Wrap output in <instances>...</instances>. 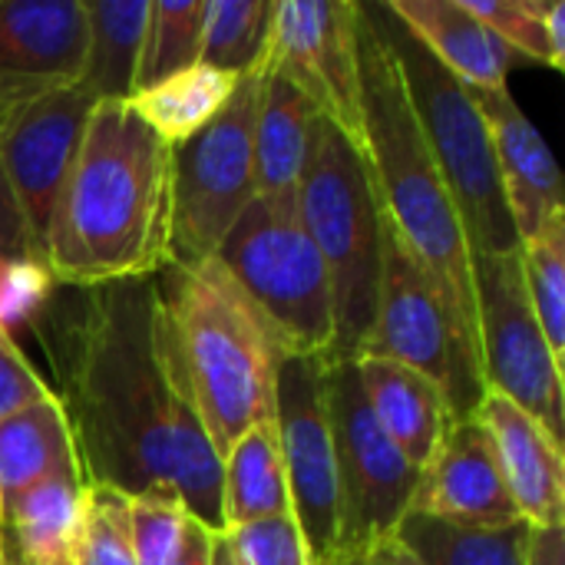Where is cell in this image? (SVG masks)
I'll list each match as a JSON object with an SVG mask.
<instances>
[{"instance_id": "obj_1", "label": "cell", "mask_w": 565, "mask_h": 565, "mask_svg": "<svg viewBox=\"0 0 565 565\" xmlns=\"http://www.w3.org/2000/svg\"><path fill=\"white\" fill-rule=\"evenodd\" d=\"M83 483L139 497L179 493L212 533L222 520V460L169 358L156 275L86 288L60 401Z\"/></svg>"}, {"instance_id": "obj_2", "label": "cell", "mask_w": 565, "mask_h": 565, "mask_svg": "<svg viewBox=\"0 0 565 565\" xmlns=\"http://www.w3.org/2000/svg\"><path fill=\"white\" fill-rule=\"evenodd\" d=\"M172 149L129 103H96L60 189L43 268L76 288L159 275L169 265Z\"/></svg>"}, {"instance_id": "obj_3", "label": "cell", "mask_w": 565, "mask_h": 565, "mask_svg": "<svg viewBox=\"0 0 565 565\" xmlns=\"http://www.w3.org/2000/svg\"><path fill=\"white\" fill-rule=\"evenodd\" d=\"M358 3V63H361V149L384 218L434 281L454 334L483 381L480 331L473 301V262L457 205L417 129L407 89L387 40Z\"/></svg>"}, {"instance_id": "obj_4", "label": "cell", "mask_w": 565, "mask_h": 565, "mask_svg": "<svg viewBox=\"0 0 565 565\" xmlns=\"http://www.w3.org/2000/svg\"><path fill=\"white\" fill-rule=\"evenodd\" d=\"M175 377L218 460L258 424L275 420L285 348L252 298L215 262L156 275Z\"/></svg>"}, {"instance_id": "obj_5", "label": "cell", "mask_w": 565, "mask_h": 565, "mask_svg": "<svg viewBox=\"0 0 565 565\" xmlns=\"http://www.w3.org/2000/svg\"><path fill=\"white\" fill-rule=\"evenodd\" d=\"M295 202L331 278L334 341L328 361H358L374 328L384 212L361 139H351L328 116L311 122Z\"/></svg>"}, {"instance_id": "obj_6", "label": "cell", "mask_w": 565, "mask_h": 565, "mask_svg": "<svg viewBox=\"0 0 565 565\" xmlns=\"http://www.w3.org/2000/svg\"><path fill=\"white\" fill-rule=\"evenodd\" d=\"M371 20L391 46L427 152L457 205L470 255L520 252V235L503 199L493 139L467 83L394 17L387 0H364Z\"/></svg>"}, {"instance_id": "obj_7", "label": "cell", "mask_w": 565, "mask_h": 565, "mask_svg": "<svg viewBox=\"0 0 565 565\" xmlns=\"http://www.w3.org/2000/svg\"><path fill=\"white\" fill-rule=\"evenodd\" d=\"M215 262L252 298L278 334L285 354L328 358L334 341V298L328 268L308 238L295 199H252Z\"/></svg>"}, {"instance_id": "obj_8", "label": "cell", "mask_w": 565, "mask_h": 565, "mask_svg": "<svg viewBox=\"0 0 565 565\" xmlns=\"http://www.w3.org/2000/svg\"><path fill=\"white\" fill-rule=\"evenodd\" d=\"M268 53V50H265ZM265 56L238 76L228 103L172 149L169 265H202L255 199V109Z\"/></svg>"}, {"instance_id": "obj_9", "label": "cell", "mask_w": 565, "mask_h": 565, "mask_svg": "<svg viewBox=\"0 0 565 565\" xmlns=\"http://www.w3.org/2000/svg\"><path fill=\"white\" fill-rule=\"evenodd\" d=\"M324 407L341 503L338 563H344L371 543L397 533L401 520L411 513L420 470L411 467L377 427L354 361H328Z\"/></svg>"}, {"instance_id": "obj_10", "label": "cell", "mask_w": 565, "mask_h": 565, "mask_svg": "<svg viewBox=\"0 0 565 565\" xmlns=\"http://www.w3.org/2000/svg\"><path fill=\"white\" fill-rule=\"evenodd\" d=\"M470 262L487 394L507 397L533 420H540L553 440L563 444L565 364L550 351V341L533 315L520 252L470 255Z\"/></svg>"}, {"instance_id": "obj_11", "label": "cell", "mask_w": 565, "mask_h": 565, "mask_svg": "<svg viewBox=\"0 0 565 565\" xmlns=\"http://www.w3.org/2000/svg\"><path fill=\"white\" fill-rule=\"evenodd\" d=\"M364 354L407 364L430 377L444 391L454 420L473 417L480 401L487 397V387L470 367L434 281L427 278V271L387 218L381 245L374 328Z\"/></svg>"}, {"instance_id": "obj_12", "label": "cell", "mask_w": 565, "mask_h": 565, "mask_svg": "<svg viewBox=\"0 0 565 565\" xmlns=\"http://www.w3.org/2000/svg\"><path fill=\"white\" fill-rule=\"evenodd\" d=\"M324 367L328 358L288 354L275 397V427L281 440L291 516L301 530L311 565L338 563L341 526L334 444L324 407Z\"/></svg>"}, {"instance_id": "obj_13", "label": "cell", "mask_w": 565, "mask_h": 565, "mask_svg": "<svg viewBox=\"0 0 565 565\" xmlns=\"http://www.w3.org/2000/svg\"><path fill=\"white\" fill-rule=\"evenodd\" d=\"M96 96L83 83L20 96L0 122V169L40 265L60 189L86 136Z\"/></svg>"}, {"instance_id": "obj_14", "label": "cell", "mask_w": 565, "mask_h": 565, "mask_svg": "<svg viewBox=\"0 0 565 565\" xmlns=\"http://www.w3.org/2000/svg\"><path fill=\"white\" fill-rule=\"evenodd\" d=\"M271 66L298 86L318 116L361 139V63L354 0H275Z\"/></svg>"}, {"instance_id": "obj_15", "label": "cell", "mask_w": 565, "mask_h": 565, "mask_svg": "<svg viewBox=\"0 0 565 565\" xmlns=\"http://www.w3.org/2000/svg\"><path fill=\"white\" fill-rule=\"evenodd\" d=\"M411 513L470 530L520 523L500 473L493 437L477 417L450 424L430 463L420 470Z\"/></svg>"}, {"instance_id": "obj_16", "label": "cell", "mask_w": 565, "mask_h": 565, "mask_svg": "<svg viewBox=\"0 0 565 565\" xmlns=\"http://www.w3.org/2000/svg\"><path fill=\"white\" fill-rule=\"evenodd\" d=\"M86 36L83 0H0V89L30 96L79 83Z\"/></svg>"}, {"instance_id": "obj_17", "label": "cell", "mask_w": 565, "mask_h": 565, "mask_svg": "<svg viewBox=\"0 0 565 565\" xmlns=\"http://www.w3.org/2000/svg\"><path fill=\"white\" fill-rule=\"evenodd\" d=\"M470 93L487 119L503 199H507V209L513 215V225L523 245L553 215L565 212L563 179H559L556 159L546 139L540 136V129L523 116L510 89H470Z\"/></svg>"}, {"instance_id": "obj_18", "label": "cell", "mask_w": 565, "mask_h": 565, "mask_svg": "<svg viewBox=\"0 0 565 565\" xmlns=\"http://www.w3.org/2000/svg\"><path fill=\"white\" fill-rule=\"evenodd\" d=\"M473 417L493 437L500 473L520 520L530 530L565 526L563 444L500 394H487Z\"/></svg>"}, {"instance_id": "obj_19", "label": "cell", "mask_w": 565, "mask_h": 565, "mask_svg": "<svg viewBox=\"0 0 565 565\" xmlns=\"http://www.w3.org/2000/svg\"><path fill=\"white\" fill-rule=\"evenodd\" d=\"M354 364L377 427L411 467L424 470L454 424L444 391L420 371L387 358L361 354Z\"/></svg>"}, {"instance_id": "obj_20", "label": "cell", "mask_w": 565, "mask_h": 565, "mask_svg": "<svg viewBox=\"0 0 565 565\" xmlns=\"http://www.w3.org/2000/svg\"><path fill=\"white\" fill-rule=\"evenodd\" d=\"M83 490L79 463H70L3 503L0 553L17 565H73Z\"/></svg>"}, {"instance_id": "obj_21", "label": "cell", "mask_w": 565, "mask_h": 565, "mask_svg": "<svg viewBox=\"0 0 565 565\" xmlns=\"http://www.w3.org/2000/svg\"><path fill=\"white\" fill-rule=\"evenodd\" d=\"M394 17L470 89H507L513 53L460 0H387Z\"/></svg>"}, {"instance_id": "obj_22", "label": "cell", "mask_w": 565, "mask_h": 565, "mask_svg": "<svg viewBox=\"0 0 565 565\" xmlns=\"http://www.w3.org/2000/svg\"><path fill=\"white\" fill-rule=\"evenodd\" d=\"M315 116L318 109L308 103V96L298 86H291L265 53L258 109H255V195L258 199H295Z\"/></svg>"}, {"instance_id": "obj_23", "label": "cell", "mask_w": 565, "mask_h": 565, "mask_svg": "<svg viewBox=\"0 0 565 565\" xmlns=\"http://www.w3.org/2000/svg\"><path fill=\"white\" fill-rule=\"evenodd\" d=\"M86 23L89 36L79 83L96 96V103H129L136 93L149 0L86 3Z\"/></svg>"}, {"instance_id": "obj_24", "label": "cell", "mask_w": 565, "mask_h": 565, "mask_svg": "<svg viewBox=\"0 0 565 565\" xmlns=\"http://www.w3.org/2000/svg\"><path fill=\"white\" fill-rule=\"evenodd\" d=\"M278 513H291V500L278 427L268 420L242 434L222 457V520L228 530Z\"/></svg>"}, {"instance_id": "obj_25", "label": "cell", "mask_w": 565, "mask_h": 565, "mask_svg": "<svg viewBox=\"0 0 565 565\" xmlns=\"http://www.w3.org/2000/svg\"><path fill=\"white\" fill-rule=\"evenodd\" d=\"M70 463L76 450L60 397L50 394L0 420V507Z\"/></svg>"}, {"instance_id": "obj_26", "label": "cell", "mask_w": 565, "mask_h": 565, "mask_svg": "<svg viewBox=\"0 0 565 565\" xmlns=\"http://www.w3.org/2000/svg\"><path fill=\"white\" fill-rule=\"evenodd\" d=\"M394 536L424 565H526L533 530L523 520L493 530H470L407 513Z\"/></svg>"}, {"instance_id": "obj_27", "label": "cell", "mask_w": 565, "mask_h": 565, "mask_svg": "<svg viewBox=\"0 0 565 565\" xmlns=\"http://www.w3.org/2000/svg\"><path fill=\"white\" fill-rule=\"evenodd\" d=\"M238 76L209 70V66H192L185 73H175L129 99V106L146 119V126L166 142L175 146L199 132L232 96Z\"/></svg>"}, {"instance_id": "obj_28", "label": "cell", "mask_w": 565, "mask_h": 565, "mask_svg": "<svg viewBox=\"0 0 565 565\" xmlns=\"http://www.w3.org/2000/svg\"><path fill=\"white\" fill-rule=\"evenodd\" d=\"M513 56L565 66V3L559 0H460Z\"/></svg>"}, {"instance_id": "obj_29", "label": "cell", "mask_w": 565, "mask_h": 565, "mask_svg": "<svg viewBox=\"0 0 565 565\" xmlns=\"http://www.w3.org/2000/svg\"><path fill=\"white\" fill-rule=\"evenodd\" d=\"M205 3L209 0H149V23L139 53L136 93L199 66Z\"/></svg>"}, {"instance_id": "obj_30", "label": "cell", "mask_w": 565, "mask_h": 565, "mask_svg": "<svg viewBox=\"0 0 565 565\" xmlns=\"http://www.w3.org/2000/svg\"><path fill=\"white\" fill-rule=\"evenodd\" d=\"M275 0H209L199 63L228 76L248 73L268 50Z\"/></svg>"}, {"instance_id": "obj_31", "label": "cell", "mask_w": 565, "mask_h": 565, "mask_svg": "<svg viewBox=\"0 0 565 565\" xmlns=\"http://www.w3.org/2000/svg\"><path fill=\"white\" fill-rule=\"evenodd\" d=\"M520 265L526 298L550 351L565 364V212L553 215L520 245Z\"/></svg>"}, {"instance_id": "obj_32", "label": "cell", "mask_w": 565, "mask_h": 565, "mask_svg": "<svg viewBox=\"0 0 565 565\" xmlns=\"http://www.w3.org/2000/svg\"><path fill=\"white\" fill-rule=\"evenodd\" d=\"M73 565H136L126 493L86 483Z\"/></svg>"}, {"instance_id": "obj_33", "label": "cell", "mask_w": 565, "mask_h": 565, "mask_svg": "<svg viewBox=\"0 0 565 565\" xmlns=\"http://www.w3.org/2000/svg\"><path fill=\"white\" fill-rule=\"evenodd\" d=\"M189 513L175 490L159 487L129 497V533L136 565H172L185 536Z\"/></svg>"}, {"instance_id": "obj_34", "label": "cell", "mask_w": 565, "mask_h": 565, "mask_svg": "<svg viewBox=\"0 0 565 565\" xmlns=\"http://www.w3.org/2000/svg\"><path fill=\"white\" fill-rule=\"evenodd\" d=\"M222 540L238 565H311L291 513L228 526Z\"/></svg>"}, {"instance_id": "obj_35", "label": "cell", "mask_w": 565, "mask_h": 565, "mask_svg": "<svg viewBox=\"0 0 565 565\" xmlns=\"http://www.w3.org/2000/svg\"><path fill=\"white\" fill-rule=\"evenodd\" d=\"M43 397H50V391L43 387L36 371L26 364V358L20 354V348L10 341V334L0 324V420H7L10 414Z\"/></svg>"}, {"instance_id": "obj_36", "label": "cell", "mask_w": 565, "mask_h": 565, "mask_svg": "<svg viewBox=\"0 0 565 565\" xmlns=\"http://www.w3.org/2000/svg\"><path fill=\"white\" fill-rule=\"evenodd\" d=\"M20 96L10 93V89H0V122L3 116L10 113V106L17 103ZM0 262H10V265H40V255L33 248V242L26 238V228L13 209V199H10V189H7V179H3V169H0Z\"/></svg>"}, {"instance_id": "obj_37", "label": "cell", "mask_w": 565, "mask_h": 565, "mask_svg": "<svg viewBox=\"0 0 565 565\" xmlns=\"http://www.w3.org/2000/svg\"><path fill=\"white\" fill-rule=\"evenodd\" d=\"M338 565H424L397 536H384L377 543H371L367 550H361L358 556L344 559Z\"/></svg>"}, {"instance_id": "obj_38", "label": "cell", "mask_w": 565, "mask_h": 565, "mask_svg": "<svg viewBox=\"0 0 565 565\" xmlns=\"http://www.w3.org/2000/svg\"><path fill=\"white\" fill-rule=\"evenodd\" d=\"M526 565H565V526L533 530Z\"/></svg>"}, {"instance_id": "obj_39", "label": "cell", "mask_w": 565, "mask_h": 565, "mask_svg": "<svg viewBox=\"0 0 565 565\" xmlns=\"http://www.w3.org/2000/svg\"><path fill=\"white\" fill-rule=\"evenodd\" d=\"M212 543H215V533L205 530L202 523H195L189 516L185 536H182V546H179V556H175L172 565H209L212 563Z\"/></svg>"}, {"instance_id": "obj_40", "label": "cell", "mask_w": 565, "mask_h": 565, "mask_svg": "<svg viewBox=\"0 0 565 565\" xmlns=\"http://www.w3.org/2000/svg\"><path fill=\"white\" fill-rule=\"evenodd\" d=\"M209 565H238L235 559H232V553H228V546H225L222 533H215V543H212V563Z\"/></svg>"}, {"instance_id": "obj_41", "label": "cell", "mask_w": 565, "mask_h": 565, "mask_svg": "<svg viewBox=\"0 0 565 565\" xmlns=\"http://www.w3.org/2000/svg\"><path fill=\"white\" fill-rule=\"evenodd\" d=\"M0 565H17V563H13L10 556H3V553H0Z\"/></svg>"}]
</instances>
